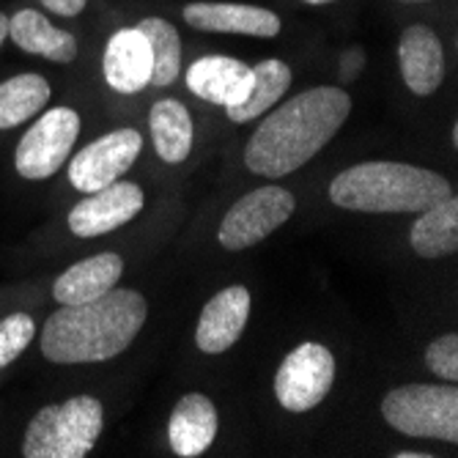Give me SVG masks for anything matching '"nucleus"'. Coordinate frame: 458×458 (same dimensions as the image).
I'll return each mask as SVG.
<instances>
[{"mask_svg":"<svg viewBox=\"0 0 458 458\" xmlns=\"http://www.w3.org/2000/svg\"><path fill=\"white\" fill-rule=\"evenodd\" d=\"M146 316L148 305L132 288H113L91 302L61 305L41 329V354L58 365L113 360L135 344Z\"/></svg>","mask_w":458,"mask_h":458,"instance_id":"f03ea898","label":"nucleus"},{"mask_svg":"<svg viewBox=\"0 0 458 458\" xmlns=\"http://www.w3.org/2000/svg\"><path fill=\"white\" fill-rule=\"evenodd\" d=\"M146 195L135 182H113L97 192H86L69 212V231L80 239L113 233L143 212Z\"/></svg>","mask_w":458,"mask_h":458,"instance_id":"9d476101","label":"nucleus"},{"mask_svg":"<svg viewBox=\"0 0 458 458\" xmlns=\"http://www.w3.org/2000/svg\"><path fill=\"white\" fill-rule=\"evenodd\" d=\"M395 458H431V453H414V450H401V453H393Z\"/></svg>","mask_w":458,"mask_h":458,"instance_id":"cd10ccee","label":"nucleus"},{"mask_svg":"<svg viewBox=\"0 0 458 458\" xmlns=\"http://www.w3.org/2000/svg\"><path fill=\"white\" fill-rule=\"evenodd\" d=\"M253 72V82H250V91L242 102L225 107L228 118L233 123H247L261 118L267 110H272L288 91L291 86V69L280 58H267L256 66H250Z\"/></svg>","mask_w":458,"mask_h":458,"instance_id":"412c9836","label":"nucleus"},{"mask_svg":"<svg viewBox=\"0 0 458 458\" xmlns=\"http://www.w3.org/2000/svg\"><path fill=\"white\" fill-rule=\"evenodd\" d=\"M53 89L47 77L36 72L17 74L0 82V130H14L47 107Z\"/></svg>","mask_w":458,"mask_h":458,"instance_id":"4be33fe9","label":"nucleus"},{"mask_svg":"<svg viewBox=\"0 0 458 458\" xmlns=\"http://www.w3.org/2000/svg\"><path fill=\"white\" fill-rule=\"evenodd\" d=\"M9 38L30 55H41L55 64H72L77 58V38L69 30L55 28L36 9H22L9 17Z\"/></svg>","mask_w":458,"mask_h":458,"instance_id":"a211bd4d","label":"nucleus"},{"mask_svg":"<svg viewBox=\"0 0 458 458\" xmlns=\"http://www.w3.org/2000/svg\"><path fill=\"white\" fill-rule=\"evenodd\" d=\"M250 291L244 285H228L206 302L195 327V346L203 354L228 352L247 327Z\"/></svg>","mask_w":458,"mask_h":458,"instance_id":"9b49d317","label":"nucleus"},{"mask_svg":"<svg viewBox=\"0 0 458 458\" xmlns=\"http://www.w3.org/2000/svg\"><path fill=\"white\" fill-rule=\"evenodd\" d=\"M38 4L58 17H77L82 9H86L89 0H38Z\"/></svg>","mask_w":458,"mask_h":458,"instance_id":"a878e982","label":"nucleus"},{"mask_svg":"<svg viewBox=\"0 0 458 458\" xmlns=\"http://www.w3.org/2000/svg\"><path fill=\"white\" fill-rule=\"evenodd\" d=\"M182 14L190 28L203 33L275 38L283 28L275 12L261 6H247V4H187Z\"/></svg>","mask_w":458,"mask_h":458,"instance_id":"4468645a","label":"nucleus"},{"mask_svg":"<svg viewBox=\"0 0 458 458\" xmlns=\"http://www.w3.org/2000/svg\"><path fill=\"white\" fill-rule=\"evenodd\" d=\"M335 385V357L321 344H300L277 368L275 395L285 411H310Z\"/></svg>","mask_w":458,"mask_h":458,"instance_id":"6e6552de","label":"nucleus"},{"mask_svg":"<svg viewBox=\"0 0 458 458\" xmlns=\"http://www.w3.org/2000/svg\"><path fill=\"white\" fill-rule=\"evenodd\" d=\"M107 86L118 94H140L151 86V47L138 28H121L107 38L102 58Z\"/></svg>","mask_w":458,"mask_h":458,"instance_id":"ddd939ff","label":"nucleus"},{"mask_svg":"<svg viewBox=\"0 0 458 458\" xmlns=\"http://www.w3.org/2000/svg\"><path fill=\"white\" fill-rule=\"evenodd\" d=\"M151 140L157 148V157L168 165H179L192 151V115L179 99H159L148 113Z\"/></svg>","mask_w":458,"mask_h":458,"instance_id":"aec40b11","label":"nucleus"},{"mask_svg":"<svg viewBox=\"0 0 458 458\" xmlns=\"http://www.w3.org/2000/svg\"><path fill=\"white\" fill-rule=\"evenodd\" d=\"M6 38H9V17L0 12V47H4Z\"/></svg>","mask_w":458,"mask_h":458,"instance_id":"bb28decb","label":"nucleus"},{"mask_svg":"<svg viewBox=\"0 0 458 458\" xmlns=\"http://www.w3.org/2000/svg\"><path fill=\"white\" fill-rule=\"evenodd\" d=\"M105 426V409L94 395H74L33 414L25 428V458H86Z\"/></svg>","mask_w":458,"mask_h":458,"instance_id":"20e7f679","label":"nucleus"},{"mask_svg":"<svg viewBox=\"0 0 458 458\" xmlns=\"http://www.w3.org/2000/svg\"><path fill=\"white\" fill-rule=\"evenodd\" d=\"M426 365L445 382L458 379V335L455 332H447V335H439L428 344Z\"/></svg>","mask_w":458,"mask_h":458,"instance_id":"393cba45","label":"nucleus"},{"mask_svg":"<svg viewBox=\"0 0 458 458\" xmlns=\"http://www.w3.org/2000/svg\"><path fill=\"white\" fill-rule=\"evenodd\" d=\"M352 97L335 86H316L283 102L259 123L244 148L250 174L283 179L308 165L346 123Z\"/></svg>","mask_w":458,"mask_h":458,"instance_id":"f257e3e1","label":"nucleus"},{"mask_svg":"<svg viewBox=\"0 0 458 458\" xmlns=\"http://www.w3.org/2000/svg\"><path fill=\"white\" fill-rule=\"evenodd\" d=\"M411 250L420 259H442L458 250V198L447 195L420 212L409 233Z\"/></svg>","mask_w":458,"mask_h":458,"instance_id":"6ab92c4d","label":"nucleus"},{"mask_svg":"<svg viewBox=\"0 0 458 458\" xmlns=\"http://www.w3.org/2000/svg\"><path fill=\"white\" fill-rule=\"evenodd\" d=\"M187 89L200 97L203 102H212L220 107H231L242 102L250 91V82H253V72L247 64L231 55H206L198 58L187 69Z\"/></svg>","mask_w":458,"mask_h":458,"instance_id":"2eb2a0df","label":"nucleus"},{"mask_svg":"<svg viewBox=\"0 0 458 458\" xmlns=\"http://www.w3.org/2000/svg\"><path fill=\"white\" fill-rule=\"evenodd\" d=\"M143 151V135L132 127L107 132L80 148L69 162V182L80 192H97L127 174Z\"/></svg>","mask_w":458,"mask_h":458,"instance_id":"1a4fd4ad","label":"nucleus"},{"mask_svg":"<svg viewBox=\"0 0 458 458\" xmlns=\"http://www.w3.org/2000/svg\"><path fill=\"white\" fill-rule=\"evenodd\" d=\"M398 66L414 97H431L445 80L442 38L428 25H409L398 41Z\"/></svg>","mask_w":458,"mask_h":458,"instance_id":"f8f14e48","label":"nucleus"},{"mask_svg":"<svg viewBox=\"0 0 458 458\" xmlns=\"http://www.w3.org/2000/svg\"><path fill=\"white\" fill-rule=\"evenodd\" d=\"M220 431L217 406L209 395L187 393L171 411L168 423V442L179 458H195L212 447Z\"/></svg>","mask_w":458,"mask_h":458,"instance_id":"dca6fc26","label":"nucleus"},{"mask_svg":"<svg viewBox=\"0 0 458 458\" xmlns=\"http://www.w3.org/2000/svg\"><path fill=\"white\" fill-rule=\"evenodd\" d=\"M453 195L450 182L420 165L360 162L329 184V200L362 215H420L431 203Z\"/></svg>","mask_w":458,"mask_h":458,"instance_id":"7ed1b4c3","label":"nucleus"},{"mask_svg":"<svg viewBox=\"0 0 458 458\" xmlns=\"http://www.w3.org/2000/svg\"><path fill=\"white\" fill-rule=\"evenodd\" d=\"M302 4H310V6H324V4H332V0H302Z\"/></svg>","mask_w":458,"mask_h":458,"instance_id":"c85d7f7f","label":"nucleus"},{"mask_svg":"<svg viewBox=\"0 0 458 458\" xmlns=\"http://www.w3.org/2000/svg\"><path fill=\"white\" fill-rule=\"evenodd\" d=\"M382 418L406 437L458 442V390L450 385H403L382 398Z\"/></svg>","mask_w":458,"mask_h":458,"instance_id":"39448f33","label":"nucleus"},{"mask_svg":"<svg viewBox=\"0 0 458 458\" xmlns=\"http://www.w3.org/2000/svg\"><path fill=\"white\" fill-rule=\"evenodd\" d=\"M36 324L28 313H12L0 321V368L12 365L33 341Z\"/></svg>","mask_w":458,"mask_h":458,"instance_id":"b1692460","label":"nucleus"},{"mask_svg":"<svg viewBox=\"0 0 458 458\" xmlns=\"http://www.w3.org/2000/svg\"><path fill=\"white\" fill-rule=\"evenodd\" d=\"M80 135V115L72 107H50L22 135L14 151V168L28 182L55 176L69 159Z\"/></svg>","mask_w":458,"mask_h":458,"instance_id":"423d86ee","label":"nucleus"},{"mask_svg":"<svg viewBox=\"0 0 458 458\" xmlns=\"http://www.w3.org/2000/svg\"><path fill=\"white\" fill-rule=\"evenodd\" d=\"M403 4H420V0H403Z\"/></svg>","mask_w":458,"mask_h":458,"instance_id":"c756f323","label":"nucleus"},{"mask_svg":"<svg viewBox=\"0 0 458 458\" xmlns=\"http://www.w3.org/2000/svg\"><path fill=\"white\" fill-rule=\"evenodd\" d=\"M297 212V198L291 190L267 184L242 195L220 223V244L225 250H247L275 233L288 217Z\"/></svg>","mask_w":458,"mask_h":458,"instance_id":"0eeeda50","label":"nucleus"},{"mask_svg":"<svg viewBox=\"0 0 458 458\" xmlns=\"http://www.w3.org/2000/svg\"><path fill=\"white\" fill-rule=\"evenodd\" d=\"M138 30L146 36L151 47V86L168 89L174 80H179L182 69V38L179 30L162 17H146L138 22Z\"/></svg>","mask_w":458,"mask_h":458,"instance_id":"5701e85b","label":"nucleus"},{"mask_svg":"<svg viewBox=\"0 0 458 458\" xmlns=\"http://www.w3.org/2000/svg\"><path fill=\"white\" fill-rule=\"evenodd\" d=\"M123 275V261L118 253H97L72 264L53 285V297L61 305L91 302L118 285Z\"/></svg>","mask_w":458,"mask_h":458,"instance_id":"f3484780","label":"nucleus"}]
</instances>
